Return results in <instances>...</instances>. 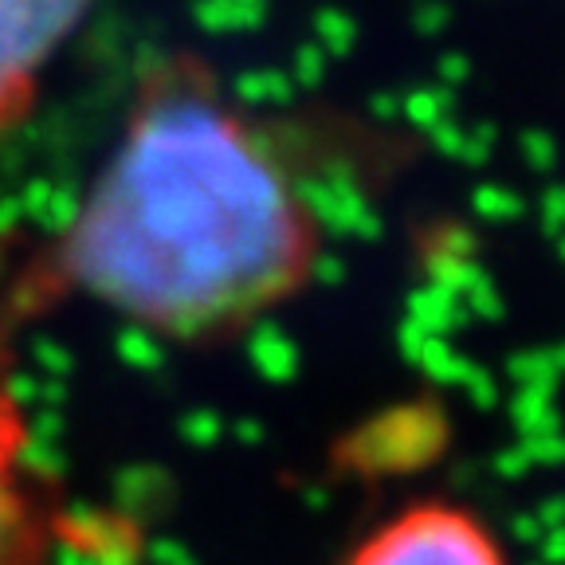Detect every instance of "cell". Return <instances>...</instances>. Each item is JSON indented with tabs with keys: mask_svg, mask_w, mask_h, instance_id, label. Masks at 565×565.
Segmentation results:
<instances>
[{
	"mask_svg": "<svg viewBox=\"0 0 565 565\" xmlns=\"http://www.w3.org/2000/svg\"><path fill=\"white\" fill-rule=\"evenodd\" d=\"M318 256L322 224L279 134L196 60H158L79 209L32 244V275L47 310L90 299L166 342L209 345L291 302Z\"/></svg>",
	"mask_w": 565,
	"mask_h": 565,
	"instance_id": "1",
	"label": "cell"
},
{
	"mask_svg": "<svg viewBox=\"0 0 565 565\" xmlns=\"http://www.w3.org/2000/svg\"><path fill=\"white\" fill-rule=\"evenodd\" d=\"M47 315L32 279V244L0 232V565H52L67 522L47 499L35 463L32 424L17 385V342L32 318Z\"/></svg>",
	"mask_w": 565,
	"mask_h": 565,
	"instance_id": "2",
	"label": "cell"
},
{
	"mask_svg": "<svg viewBox=\"0 0 565 565\" xmlns=\"http://www.w3.org/2000/svg\"><path fill=\"white\" fill-rule=\"evenodd\" d=\"M90 0H0V138L32 118L44 75Z\"/></svg>",
	"mask_w": 565,
	"mask_h": 565,
	"instance_id": "3",
	"label": "cell"
},
{
	"mask_svg": "<svg viewBox=\"0 0 565 565\" xmlns=\"http://www.w3.org/2000/svg\"><path fill=\"white\" fill-rule=\"evenodd\" d=\"M345 565H507V557L471 511L428 499L373 526Z\"/></svg>",
	"mask_w": 565,
	"mask_h": 565,
	"instance_id": "4",
	"label": "cell"
},
{
	"mask_svg": "<svg viewBox=\"0 0 565 565\" xmlns=\"http://www.w3.org/2000/svg\"><path fill=\"white\" fill-rule=\"evenodd\" d=\"M546 562L550 565H565V530H557L554 542H546Z\"/></svg>",
	"mask_w": 565,
	"mask_h": 565,
	"instance_id": "5",
	"label": "cell"
}]
</instances>
